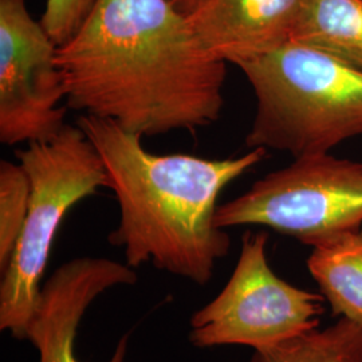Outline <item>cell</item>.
<instances>
[{
  "mask_svg": "<svg viewBox=\"0 0 362 362\" xmlns=\"http://www.w3.org/2000/svg\"><path fill=\"white\" fill-rule=\"evenodd\" d=\"M57 65L69 109L143 139L207 128L224 107L227 64L169 0H97Z\"/></svg>",
  "mask_w": 362,
  "mask_h": 362,
  "instance_id": "6da1fadb",
  "label": "cell"
},
{
  "mask_svg": "<svg viewBox=\"0 0 362 362\" xmlns=\"http://www.w3.org/2000/svg\"><path fill=\"white\" fill-rule=\"evenodd\" d=\"M83 130L104 161L109 189L116 196L119 220L109 235L124 250L125 263L156 269L204 286L218 260L228 254L230 235L215 223L223 189L259 164L266 149L228 158L157 155L143 137L116 122L81 115Z\"/></svg>",
  "mask_w": 362,
  "mask_h": 362,
  "instance_id": "7a4b0ae2",
  "label": "cell"
},
{
  "mask_svg": "<svg viewBox=\"0 0 362 362\" xmlns=\"http://www.w3.org/2000/svg\"><path fill=\"white\" fill-rule=\"evenodd\" d=\"M257 98L250 149L296 158L362 136V70L297 42L238 64Z\"/></svg>",
  "mask_w": 362,
  "mask_h": 362,
  "instance_id": "3957f363",
  "label": "cell"
},
{
  "mask_svg": "<svg viewBox=\"0 0 362 362\" xmlns=\"http://www.w3.org/2000/svg\"><path fill=\"white\" fill-rule=\"evenodd\" d=\"M27 145L16 157L31 184L30 207L0 284V330L19 341H25L66 214L100 188H109L104 161L78 125H66L49 141Z\"/></svg>",
  "mask_w": 362,
  "mask_h": 362,
  "instance_id": "277c9868",
  "label": "cell"
},
{
  "mask_svg": "<svg viewBox=\"0 0 362 362\" xmlns=\"http://www.w3.org/2000/svg\"><path fill=\"white\" fill-rule=\"evenodd\" d=\"M215 223L227 230L262 226L314 246L362 226V163L329 153L300 156L220 204Z\"/></svg>",
  "mask_w": 362,
  "mask_h": 362,
  "instance_id": "5b68a950",
  "label": "cell"
},
{
  "mask_svg": "<svg viewBox=\"0 0 362 362\" xmlns=\"http://www.w3.org/2000/svg\"><path fill=\"white\" fill-rule=\"evenodd\" d=\"M267 233H246L228 282L194 313L189 341L197 348L245 345L264 350L320 327L325 297L279 278L267 259Z\"/></svg>",
  "mask_w": 362,
  "mask_h": 362,
  "instance_id": "8992f818",
  "label": "cell"
},
{
  "mask_svg": "<svg viewBox=\"0 0 362 362\" xmlns=\"http://www.w3.org/2000/svg\"><path fill=\"white\" fill-rule=\"evenodd\" d=\"M58 46L26 0H0V141L42 143L66 127V91Z\"/></svg>",
  "mask_w": 362,
  "mask_h": 362,
  "instance_id": "52a82bcc",
  "label": "cell"
},
{
  "mask_svg": "<svg viewBox=\"0 0 362 362\" xmlns=\"http://www.w3.org/2000/svg\"><path fill=\"white\" fill-rule=\"evenodd\" d=\"M136 282L137 274L127 263L94 257L66 262L42 285L25 341L38 350L39 362H81L76 339L89 306L107 290ZM128 344L129 334H125L109 362H125Z\"/></svg>",
  "mask_w": 362,
  "mask_h": 362,
  "instance_id": "ba28073f",
  "label": "cell"
},
{
  "mask_svg": "<svg viewBox=\"0 0 362 362\" xmlns=\"http://www.w3.org/2000/svg\"><path fill=\"white\" fill-rule=\"evenodd\" d=\"M302 0H204L188 15L200 45L236 66L291 40Z\"/></svg>",
  "mask_w": 362,
  "mask_h": 362,
  "instance_id": "9c48e42d",
  "label": "cell"
},
{
  "mask_svg": "<svg viewBox=\"0 0 362 362\" xmlns=\"http://www.w3.org/2000/svg\"><path fill=\"white\" fill-rule=\"evenodd\" d=\"M308 269L333 314L362 325L361 228L314 245Z\"/></svg>",
  "mask_w": 362,
  "mask_h": 362,
  "instance_id": "30bf717a",
  "label": "cell"
},
{
  "mask_svg": "<svg viewBox=\"0 0 362 362\" xmlns=\"http://www.w3.org/2000/svg\"><path fill=\"white\" fill-rule=\"evenodd\" d=\"M291 40L362 70V0H302Z\"/></svg>",
  "mask_w": 362,
  "mask_h": 362,
  "instance_id": "8fae6325",
  "label": "cell"
},
{
  "mask_svg": "<svg viewBox=\"0 0 362 362\" xmlns=\"http://www.w3.org/2000/svg\"><path fill=\"white\" fill-rule=\"evenodd\" d=\"M248 362H362V325L339 318L270 349L255 350Z\"/></svg>",
  "mask_w": 362,
  "mask_h": 362,
  "instance_id": "7c38bea8",
  "label": "cell"
},
{
  "mask_svg": "<svg viewBox=\"0 0 362 362\" xmlns=\"http://www.w3.org/2000/svg\"><path fill=\"white\" fill-rule=\"evenodd\" d=\"M31 184L21 164L0 163V272L6 270L26 223Z\"/></svg>",
  "mask_w": 362,
  "mask_h": 362,
  "instance_id": "4fadbf2b",
  "label": "cell"
},
{
  "mask_svg": "<svg viewBox=\"0 0 362 362\" xmlns=\"http://www.w3.org/2000/svg\"><path fill=\"white\" fill-rule=\"evenodd\" d=\"M97 0H47L40 23L61 47L78 33Z\"/></svg>",
  "mask_w": 362,
  "mask_h": 362,
  "instance_id": "5bb4252c",
  "label": "cell"
},
{
  "mask_svg": "<svg viewBox=\"0 0 362 362\" xmlns=\"http://www.w3.org/2000/svg\"><path fill=\"white\" fill-rule=\"evenodd\" d=\"M181 13H184L185 16L191 15L196 11L204 0H169Z\"/></svg>",
  "mask_w": 362,
  "mask_h": 362,
  "instance_id": "9a60e30c",
  "label": "cell"
}]
</instances>
